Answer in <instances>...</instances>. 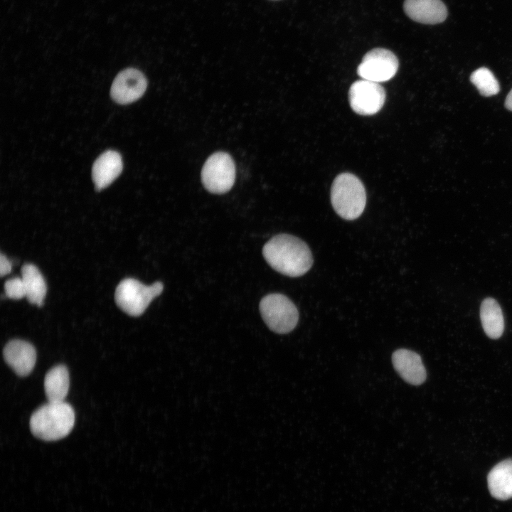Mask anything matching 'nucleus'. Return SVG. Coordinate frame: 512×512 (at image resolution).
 I'll use <instances>...</instances> for the list:
<instances>
[{"mask_svg": "<svg viewBox=\"0 0 512 512\" xmlns=\"http://www.w3.org/2000/svg\"><path fill=\"white\" fill-rule=\"evenodd\" d=\"M262 255L272 269L292 277L304 274L313 264L309 246L299 238L289 234H279L271 238L264 245Z\"/></svg>", "mask_w": 512, "mask_h": 512, "instance_id": "nucleus-1", "label": "nucleus"}, {"mask_svg": "<svg viewBox=\"0 0 512 512\" xmlns=\"http://www.w3.org/2000/svg\"><path fill=\"white\" fill-rule=\"evenodd\" d=\"M74 424V410L64 401L48 402L38 408L30 419L32 434L45 441H55L66 437Z\"/></svg>", "mask_w": 512, "mask_h": 512, "instance_id": "nucleus-2", "label": "nucleus"}, {"mask_svg": "<svg viewBox=\"0 0 512 512\" xmlns=\"http://www.w3.org/2000/svg\"><path fill=\"white\" fill-rule=\"evenodd\" d=\"M331 202L336 213L342 218L352 220L363 212L366 193L362 181L351 173H342L333 181Z\"/></svg>", "mask_w": 512, "mask_h": 512, "instance_id": "nucleus-3", "label": "nucleus"}, {"mask_svg": "<svg viewBox=\"0 0 512 512\" xmlns=\"http://www.w3.org/2000/svg\"><path fill=\"white\" fill-rule=\"evenodd\" d=\"M164 289L161 282L150 286L133 278H127L116 288L114 299L118 307L132 316H139L146 309L151 302L160 295Z\"/></svg>", "mask_w": 512, "mask_h": 512, "instance_id": "nucleus-4", "label": "nucleus"}, {"mask_svg": "<svg viewBox=\"0 0 512 512\" xmlns=\"http://www.w3.org/2000/svg\"><path fill=\"white\" fill-rule=\"evenodd\" d=\"M260 311L269 329L280 334L292 331L299 321L297 306L282 294H270L264 297L260 303Z\"/></svg>", "mask_w": 512, "mask_h": 512, "instance_id": "nucleus-5", "label": "nucleus"}, {"mask_svg": "<svg viewBox=\"0 0 512 512\" xmlns=\"http://www.w3.org/2000/svg\"><path fill=\"white\" fill-rule=\"evenodd\" d=\"M235 179V163L226 152L213 154L201 170L202 183L212 193L223 194L229 191L234 185Z\"/></svg>", "mask_w": 512, "mask_h": 512, "instance_id": "nucleus-6", "label": "nucleus"}, {"mask_svg": "<svg viewBox=\"0 0 512 512\" xmlns=\"http://www.w3.org/2000/svg\"><path fill=\"white\" fill-rule=\"evenodd\" d=\"M398 67V60L393 52L378 48L363 56L357 73L362 79L380 83L393 78Z\"/></svg>", "mask_w": 512, "mask_h": 512, "instance_id": "nucleus-7", "label": "nucleus"}, {"mask_svg": "<svg viewBox=\"0 0 512 512\" xmlns=\"http://www.w3.org/2000/svg\"><path fill=\"white\" fill-rule=\"evenodd\" d=\"M385 91L378 82L358 80L348 90V101L356 113L368 116L378 112L385 101Z\"/></svg>", "mask_w": 512, "mask_h": 512, "instance_id": "nucleus-8", "label": "nucleus"}, {"mask_svg": "<svg viewBox=\"0 0 512 512\" xmlns=\"http://www.w3.org/2000/svg\"><path fill=\"white\" fill-rule=\"evenodd\" d=\"M147 80L144 75L135 68L121 71L114 78L110 95L117 103L125 105L139 99L145 92Z\"/></svg>", "mask_w": 512, "mask_h": 512, "instance_id": "nucleus-9", "label": "nucleus"}, {"mask_svg": "<svg viewBox=\"0 0 512 512\" xmlns=\"http://www.w3.org/2000/svg\"><path fill=\"white\" fill-rule=\"evenodd\" d=\"M392 362L396 372L407 383L420 385L425 381L426 370L418 353L400 348L393 352Z\"/></svg>", "mask_w": 512, "mask_h": 512, "instance_id": "nucleus-10", "label": "nucleus"}, {"mask_svg": "<svg viewBox=\"0 0 512 512\" xmlns=\"http://www.w3.org/2000/svg\"><path fill=\"white\" fill-rule=\"evenodd\" d=\"M3 355L6 363L20 376L28 375L35 366L36 352L33 346L27 341H10L5 346Z\"/></svg>", "mask_w": 512, "mask_h": 512, "instance_id": "nucleus-11", "label": "nucleus"}, {"mask_svg": "<svg viewBox=\"0 0 512 512\" xmlns=\"http://www.w3.org/2000/svg\"><path fill=\"white\" fill-rule=\"evenodd\" d=\"M123 168L120 154L108 150L102 153L94 162L92 178L98 191L110 186L121 174Z\"/></svg>", "mask_w": 512, "mask_h": 512, "instance_id": "nucleus-12", "label": "nucleus"}, {"mask_svg": "<svg viewBox=\"0 0 512 512\" xmlns=\"http://www.w3.org/2000/svg\"><path fill=\"white\" fill-rule=\"evenodd\" d=\"M403 7L411 19L421 23H439L447 16V9L441 0H405Z\"/></svg>", "mask_w": 512, "mask_h": 512, "instance_id": "nucleus-13", "label": "nucleus"}, {"mask_svg": "<svg viewBox=\"0 0 512 512\" xmlns=\"http://www.w3.org/2000/svg\"><path fill=\"white\" fill-rule=\"evenodd\" d=\"M487 484L494 498L506 501L512 498V458L498 462L490 470Z\"/></svg>", "mask_w": 512, "mask_h": 512, "instance_id": "nucleus-14", "label": "nucleus"}, {"mask_svg": "<svg viewBox=\"0 0 512 512\" xmlns=\"http://www.w3.org/2000/svg\"><path fill=\"white\" fill-rule=\"evenodd\" d=\"M480 319L484 331L489 338L497 339L501 336L505 327L504 318L496 299L487 297L482 301Z\"/></svg>", "mask_w": 512, "mask_h": 512, "instance_id": "nucleus-15", "label": "nucleus"}, {"mask_svg": "<svg viewBox=\"0 0 512 512\" xmlns=\"http://www.w3.org/2000/svg\"><path fill=\"white\" fill-rule=\"evenodd\" d=\"M26 297L32 304L41 306L46 294V284L44 278L36 266L33 264H25L21 268Z\"/></svg>", "mask_w": 512, "mask_h": 512, "instance_id": "nucleus-16", "label": "nucleus"}, {"mask_svg": "<svg viewBox=\"0 0 512 512\" xmlns=\"http://www.w3.org/2000/svg\"><path fill=\"white\" fill-rule=\"evenodd\" d=\"M70 385L69 373L63 365L52 368L46 375L44 389L48 402H63Z\"/></svg>", "mask_w": 512, "mask_h": 512, "instance_id": "nucleus-17", "label": "nucleus"}, {"mask_svg": "<svg viewBox=\"0 0 512 512\" xmlns=\"http://www.w3.org/2000/svg\"><path fill=\"white\" fill-rule=\"evenodd\" d=\"M471 82L482 96L490 97L498 93L499 83L493 73L485 67L474 71L470 76Z\"/></svg>", "mask_w": 512, "mask_h": 512, "instance_id": "nucleus-18", "label": "nucleus"}, {"mask_svg": "<svg viewBox=\"0 0 512 512\" xmlns=\"http://www.w3.org/2000/svg\"><path fill=\"white\" fill-rule=\"evenodd\" d=\"M4 292L7 297L20 299L26 297V291L21 277H14L8 279L4 284Z\"/></svg>", "mask_w": 512, "mask_h": 512, "instance_id": "nucleus-19", "label": "nucleus"}, {"mask_svg": "<svg viewBox=\"0 0 512 512\" xmlns=\"http://www.w3.org/2000/svg\"><path fill=\"white\" fill-rule=\"evenodd\" d=\"M11 271V263L7 257L1 254L0 255V274L1 277L9 274Z\"/></svg>", "mask_w": 512, "mask_h": 512, "instance_id": "nucleus-20", "label": "nucleus"}, {"mask_svg": "<svg viewBox=\"0 0 512 512\" xmlns=\"http://www.w3.org/2000/svg\"><path fill=\"white\" fill-rule=\"evenodd\" d=\"M505 107L508 110L512 111V89L508 94L505 100Z\"/></svg>", "mask_w": 512, "mask_h": 512, "instance_id": "nucleus-21", "label": "nucleus"}]
</instances>
